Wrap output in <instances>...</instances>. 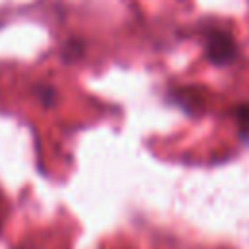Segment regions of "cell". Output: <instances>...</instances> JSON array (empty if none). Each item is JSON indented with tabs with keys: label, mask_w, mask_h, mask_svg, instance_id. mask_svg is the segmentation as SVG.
Listing matches in <instances>:
<instances>
[{
	"label": "cell",
	"mask_w": 249,
	"mask_h": 249,
	"mask_svg": "<svg viewBox=\"0 0 249 249\" xmlns=\"http://www.w3.org/2000/svg\"><path fill=\"white\" fill-rule=\"evenodd\" d=\"M204 54L208 58L210 64L214 66H226L231 64L239 51H237V43L231 37L230 31L224 29H208L204 33Z\"/></svg>",
	"instance_id": "obj_1"
},
{
	"label": "cell",
	"mask_w": 249,
	"mask_h": 249,
	"mask_svg": "<svg viewBox=\"0 0 249 249\" xmlns=\"http://www.w3.org/2000/svg\"><path fill=\"white\" fill-rule=\"evenodd\" d=\"M169 97L173 99L175 105H179L189 115H196L204 107V97L196 93L195 88H175L169 91Z\"/></svg>",
	"instance_id": "obj_2"
},
{
	"label": "cell",
	"mask_w": 249,
	"mask_h": 249,
	"mask_svg": "<svg viewBox=\"0 0 249 249\" xmlns=\"http://www.w3.org/2000/svg\"><path fill=\"white\" fill-rule=\"evenodd\" d=\"M84 53H86V43H84V39L72 37V39H68V41L62 45L60 56H62L64 62L72 64V62H76V60H80V58L84 56Z\"/></svg>",
	"instance_id": "obj_3"
},
{
	"label": "cell",
	"mask_w": 249,
	"mask_h": 249,
	"mask_svg": "<svg viewBox=\"0 0 249 249\" xmlns=\"http://www.w3.org/2000/svg\"><path fill=\"white\" fill-rule=\"evenodd\" d=\"M33 91H35V95L43 107H53L56 103V89L51 84H39L33 88Z\"/></svg>",
	"instance_id": "obj_4"
},
{
	"label": "cell",
	"mask_w": 249,
	"mask_h": 249,
	"mask_svg": "<svg viewBox=\"0 0 249 249\" xmlns=\"http://www.w3.org/2000/svg\"><path fill=\"white\" fill-rule=\"evenodd\" d=\"M233 117L237 123V128L243 136L249 134V103H241L233 107Z\"/></svg>",
	"instance_id": "obj_5"
}]
</instances>
